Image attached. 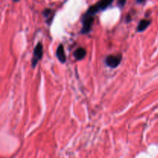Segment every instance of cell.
<instances>
[{
    "instance_id": "8",
    "label": "cell",
    "mask_w": 158,
    "mask_h": 158,
    "mask_svg": "<svg viewBox=\"0 0 158 158\" xmlns=\"http://www.w3.org/2000/svg\"><path fill=\"white\" fill-rule=\"evenodd\" d=\"M126 0H117V5L120 8H123L126 4Z\"/></svg>"
},
{
    "instance_id": "2",
    "label": "cell",
    "mask_w": 158,
    "mask_h": 158,
    "mask_svg": "<svg viewBox=\"0 0 158 158\" xmlns=\"http://www.w3.org/2000/svg\"><path fill=\"white\" fill-rule=\"evenodd\" d=\"M121 60H122V55L116 54V55H109L106 58V64L109 67L116 68L120 65Z\"/></svg>"
},
{
    "instance_id": "3",
    "label": "cell",
    "mask_w": 158,
    "mask_h": 158,
    "mask_svg": "<svg viewBox=\"0 0 158 158\" xmlns=\"http://www.w3.org/2000/svg\"><path fill=\"white\" fill-rule=\"evenodd\" d=\"M43 55V48L42 43H38L34 49L33 57L32 60V67H35L37 62L40 60Z\"/></svg>"
},
{
    "instance_id": "9",
    "label": "cell",
    "mask_w": 158,
    "mask_h": 158,
    "mask_svg": "<svg viewBox=\"0 0 158 158\" xmlns=\"http://www.w3.org/2000/svg\"><path fill=\"white\" fill-rule=\"evenodd\" d=\"M137 3H143L146 0H136Z\"/></svg>"
},
{
    "instance_id": "7",
    "label": "cell",
    "mask_w": 158,
    "mask_h": 158,
    "mask_svg": "<svg viewBox=\"0 0 158 158\" xmlns=\"http://www.w3.org/2000/svg\"><path fill=\"white\" fill-rule=\"evenodd\" d=\"M150 24H151V20H148V19H142V20H140L137 26V32L144 31L150 26Z\"/></svg>"
},
{
    "instance_id": "5",
    "label": "cell",
    "mask_w": 158,
    "mask_h": 158,
    "mask_svg": "<svg viewBox=\"0 0 158 158\" xmlns=\"http://www.w3.org/2000/svg\"><path fill=\"white\" fill-rule=\"evenodd\" d=\"M43 15L45 17L46 22L49 25H50V23H52V21L53 19V17H54V11L50 10V9H46L43 12Z\"/></svg>"
},
{
    "instance_id": "10",
    "label": "cell",
    "mask_w": 158,
    "mask_h": 158,
    "mask_svg": "<svg viewBox=\"0 0 158 158\" xmlns=\"http://www.w3.org/2000/svg\"><path fill=\"white\" fill-rule=\"evenodd\" d=\"M13 1H14V2H19V0H13Z\"/></svg>"
},
{
    "instance_id": "1",
    "label": "cell",
    "mask_w": 158,
    "mask_h": 158,
    "mask_svg": "<svg viewBox=\"0 0 158 158\" xmlns=\"http://www.w3.org/2000/svg\"><path fill=\"white\" fill-rule=\"evenodd\" d=\"M113 2V0H100L99 2H97L96 4L93 5L92 6L89 8L88 10L86 12V13L83 15L94 18L95 15L96 13H98L99 12L105 10L107 8H108L110 6Z\"/></svg>"
},
{
    "instance_id": "6",
    "label": "cell",
    "mask_w": 158,
    "mask_h": 158,
    "mask_svg": "<svg viewBox=\"0 0 158 158\" xmlns=\"http://www.w3.org/2000/svg\"><path fill=\"white\" fill-rule=\"evenodd\" d=\"M87 54V51L84 48H78L77 49H76L74 52V57L77 60H82L83 59L85 58Z\"/></svg>"
},
{
    "instance_id": "4",
    "label": "cell",
    "mask_w": 158,
    "mask_h": 158,
    "mask_svg": "<svg viewBox=\"0 0 158 158\" xmlns=\"http://www.w3.org/2000/svg\"><path fill=\"white\" fill-rule=\"evenodd\" d=\"M56 56L58 58V60L60 61L61 62H66V54H65V50H64V46L63 45L60 44L58 48L57 49V53H56Z\"/></svg>"
}]
</instances>
